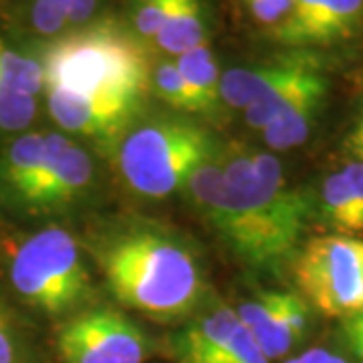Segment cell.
<instances>
[{
    "instance_id": "obj_9",
    "label": "cell",
    "mask_w": 363,
    "mask_h": 363,
    "mask_svg": "<svg viewBox=\"0 0 363 363\" xmlns=\"http://www.w3.org/2000/svg\"><path fill=\"white\" fill-rule=\"evenodd\" d=\"M234 311L269 362L285 357L309 329V307L293 293L269 291Z\"/></svg>"
},
{
    "instance_id": "obj_25",
    "label": "cell",
    "mask_w": 363,
    "mask_h": 363,
    "mask_svg": "<svg viewBox=\"0 0 363 363\" xmlns=\"http://www.w3.org/2000/svg\"><path fill=\"white\" fill-rule=\"evenodd\" d=\"M16 359H18V351H16L13 325L0 303V363H16Z\"/></svg>"
},
{
    "instance_id": "obj_23",
    "label": "cell",
    "mask_w": 363,
    "mask_h": 363,
    "mask_svg": "<svg viewBox=\"0 0 363 363\" xmlns=\"http://www.w3.org/2000/svg\"><path fill=\"white\" fill-rule=\"evenodd\" d=\"M250 14L262 25H279L291 11L293 0H245Z\"/></svg>"
},
{
    "instance_id": "obj_13",
    "label": "cell",
    "mask_w": 363,
    "mask_h": 363,
    "mask_svg": "<svg viewBox=\"0 0 363 363\" xmlns=\"http://www.w3.org/2000/svg\"><path fill=\"white\" fill-rule=\"evenodd\" d=\"M329 91L313 93L309 97L301 99L298 104L289 107L279 117H274L271 123L262 130L264 142L271 145L272 150L285 152L291 147H297L309 138L313 130V123L317 116L321 113L325 99Z\"/></svg>"
},
{
    "instance_id": "obj_2",
    "label": "cell",
    "mask_w": 363,
    "mask_h": 363,
    "mask_svg": "<svg viewBox=\"0 0 363 363\" xmlns=\"http://www.w3.org/2000/svg\"><path fill=\"white\" fill-rule=\"evenodd\" d=\"M101 267L123 305L157 319L186 315L202 293L192 252L166 234L138 230L117 236L105 247Z\"/></svg>"
},
{
    "instance_id": "obj_11",
    "label": "cell",
    "mask_w": 363,
    "mask_h": 363,
    "mask_svg": "<svg viewBox=\"0 0 363 363\" xmlns=\"http://www.w3.org/2000/svg\"><path fill=\"white\" fill-rule=\"evenodd\" d=\"M52 119L69 131L91 138H111L128 125L140 101L123 97H93L47 87Z\"/></svg>"
},
{
    "instance_id": "obj_22",
    "label": "cell",
    "mask_w": 363,
    "mask_h": 363,
    "mask_svg": "<svg viewBox=\"0 0 363 363\" xmlns=\"http://www.w3.org/2000/svg\"><path fill=\"white\" fill-rule=\"evenodd\" d=\"M176 0H138L135 26L143 37H156L157 30L166 23Z\"/></svg>"
},
{
    "instance_id": "obj_12",
    "label": "cell",
    "mask_w": 363,
    "mask_h": 363,
    "mask_svg": "<svg viewBox=\"0 0 363 363\" xmlns=\"http://www.w3.org/2000/svg\"><path fill=\"white\" fill-rule=\"evenodd\" d=\"M311 61H315V57L297 52L255 69H230L220 77V99L233 107L247 109L248 105L255 104L279 83L293 77Z\"/></svg>"
},
{
    "instance_id": "obj_15",
    "label": "cell",
    "mask_w": 363,
    "mask_h": 363,
    "mask_svg": "<svg viewBox=\"0 0 363 363\" xmlns=\"http://www.w3.org/2000/svg\"><path fill=\"white\" fill-rule=\"evenodd\" d=\"M319 212L323 220L339 234L353 236L363 233V212L343 172L329 174L323 180Z\"/></svg>"
},
{
    "instance_id": "obj_16",
    "label": "cell",
    "mask_w": 363,
    "mask_h": 363,
    "mask_svg": "<svg viewBox=\"0 0 363 363\" xmlns=\"http://www.w3.org/2000/svg\"><path fill=\"white\" fill-rule=\"evenodd\" d=\"M176 67L200 105V111L214 109L220 99V75L208 40L180 55Z\"/></svg>"
},
{
    "instance_id": "obj_20",
    "label": "cell",
    "mask_w": 363,
    "mask_h": 363,
    "mask_svg": "<svg viewBox=\"0 0 363 363\" xmlns=\"http://www.w3.org/2000/svg\"><path fill=\"white\" fill-rule=\"evenodd\" d=\"M210 363H269V359L245 329V325L238 323L233 337L228 339V343Z\"/></svg>"
},
{
    "instance_id": "obj_30",
    "label": "cell",
    "mask_w": 363,
    "mask_h": 363,
    "mask_svg": "<svg viewBox=\"0 0 363 363\" xmlns=\"http://www.w3.org/2000/svg\"><path fill=\"white\" fill-rule=\"evenodd\" d=\"M285 363H303V359H301V357H293V359H289V362Z\"/></svg>"
},
{
    "instance_id": "obj_14",
    "label": "cell",
    "mask_w": 363,
    "mask_h": 363,
    "mask_svg": "<svg viewBox=\"0 0 363 363\" xmlns=\"http://www.w3.org/2000/svg\"><path fill=\"white\" fill-rule=\"evenodd\" d=\"M164 51L184 55L206 40V23L200 0H176L166 23L154 37Z\"/></svg>"
},
{
    "instance_id": "obj_27",
    "label": "cell",
    "mask_w": 363,
    "mask_h": 363,
    "mask_svg": "<svg viewBox=\"0 0 363 363\" xmlns=\"http://www.w3.org/2000/svg\"><path fill=\"white\" fill-rule=\"evenodd\" d=\"M97 6V0H73V9L69 14V25H79L89 18Z\"/></svg>"
},
{
    "instance_id": "obj_4",
    "label": "cell",
    "mask_w": 363,
    "mask_h": 363,
    "mask_svg": "<svg viewBox=\"0 0 363 363\" xmlns=\"http://www.w3.org/2000/svg\"><path fill=\"white\" fill-rule=\"evenodd\" d=\"M216 154L206 133L186 121H157L135 130L121 145L119 166L135 192L164 198Z\"/></svg>"
},
{
    "instance_id": "obj_26",
    "label": "cell",
    "mask_w": 363,
    "mask_h": 363,
    "mask_svg": "<svg viewBox=\"0 0 363 363\" xmlns=\"http://www.w3.org/2000/svg\"><path fill=\"white\" fill-rule=\"evenodd\" d=\"M341 172H343V176L350 182L353 196L357 198L359 208H362L363 212V164L362 162H351V164H347Z\"/></svg>"
},
{
    "instance_id": "obj_19",
    "label": "cell",
    "mask_w": 363,
    "mask_h": 363,
    "mask_svg": "<svg viewBox=\"0 0 363 363\" xmlns=\"http://www.w3.org/2000/svg\"><path fill=\"white\" fill-rule=\"evenodd\" d=\"M37 113L35 97L21 93L0 81V130L18 131L30 125Z\"/></svg>"
},
{
    "instance_id": "obj_7",
    "label": "cell",
    "mask_w": 363,
    "mask_h": 363,
    "mask_svg": "<svg viewBox=\"0 0 363 363\" xmlns=\"http://www.w3.org/2000/svg\"><path fill=\"white\" fill-rule=\"evenodd\" d=\"M57 347L65 363H143L147 341L123 313L93 309L61 327Z\"/></svg>"
},
{
    "instance_id": "obj_17",
    "label": "cell",
    "mask_w": 363,
    "mask_h": 363,
    "mask_svg": "<svg viewBox=\"0 0 363 363\" xmlns=\"http://www.w3.org/2000/svg\"><path fill=\"white\" fill-rule=\"evenodd\" d=\"M43 154H45V135L40 133H26L18 138L9 150L4 164V178L13 194L21 202L33 186Z\"/></svg>"
},
{
    "instance_id": "obj_21",
    "label": "cell",
    "mask_w": 363,
    "mask_h": 363,
    "mask_svg": "<svg viewBox=\"0 0 363 363\" xmlns=\"http://www.w3.org/2000/svg\"><path fill=\"white\" fill-rule=\"evenodd\" d=\"M73 0H35L30 9L33 26L40 35H55L69 23Z\"/></svg>"
},
{
    "instance_id": "obj_28",
    "label": "cell",
    "mask_w": 363,
    "mask_h": 363,
    "mask_svg": "<svg viewBox=\"0 0 363 363\" xmlns=\"http://www.w3.org/2000/svg\"><path fill=\"white\" fill-rule=\"evenodd\" d=\"M298 357L303 359V363H350L347 359H343L341 355H337V353L327 350H319V347L305 351V353H301Z\"/></svg>"
},
{
    "instance_id": "obj_24",
    "label": "cell",
    "mask_w": 363,
    "mask_h": 363,
    "mask_svg": "<svg viewBox=\"0 0 363 363\" xmlns=\"http://www.w3.org/2000/svg\"><path fill=\"white\" fill-rule=\"evenodd\" d=\"M343 337L353 357L363 363V307L359 311L351 313L350 317H343Z\"/></svg>"
},
{
    "instance_id": "obj_29",
    "label": "cell",
    "mask_w": 363,
    "mask_h": 363,
    "mask_svg": "<svg viewBox=\"0 0 363 363\" xmlns=\"http://www.w3.org/2000/svg\"><path fill=\"white\" fill-rule=\"evenodd\" d=\"M345 150H347V154L353 157V162H362L363 164V142L345 143Z\"/></svg>"
},
{
    "instance_id": "obj_6",
    "label": "cell",
    "mask_w": 363,
    "mask_h": 363,
    "mask_svg": "<svg viewBox=\"0 0 363 363\" xmlns=\"http://www.w3.org/2000/svg\"><path fill=\"white\" fill-rule=\"evenodd\" d=\"M298 289L327 317H350L363 307V238L315 236L295 257Z\"/></svg>"
},
{
    "instance_id": "obj_10",
    "label": "cell",
    "mask_w": 363,
    "mask_h": 363,
    "mask_svg": "<svg viewBox=\"0 0 363 363\" xmlns=\"http://www.w3.org/2000/svg\"><path fill=\"white\" fill-rule=\"evenodd\" d=\"M93 176L89 156L59 133L45 135V154L23 202L33 208L67 204L89 186Z\"/></svg>"
},
{
    "instance_id": "obj_8",
    "label": "cell",
    "mask_w": 363,
    "mask_h": 363,
    "mask_svg": "<svg viewBox=\"0 0 363 363\" xmlns=\"http://www.w3.org/2000/svg\"><path fill=\"white\" fill-rule=\"evenodd\" d=\"M362 26L363 0H293L272 39L289 47H321L355 37Z\"/></svg>"
},
{
    "instance_id": "obj_5",
    "label": "cell",
    "mask_w": 363,
    "mask_h": 363,
    "mask_svg": "<svg viewBox=\"0 0 363 363\" xmlns=\"http://www.w3.org/2000/svg\"><path fill=\"white\" fill-rule=\"evenodd\" d=\"M11 281L21 297L49 315L75 307L89 291L77 242L63 228H47L26 238L14 255Z\"/></svg>"
},
{
    "instance_id": "obj_18",
    "label": "cell",
    "mask_w": 363,
    "mask_h": 363,
    "mask_svg": "<svg viewBox=\"0 0 363 363\" xmlns=\"http://www.w3.org/2000/svg\"><path fill=\"white\" fill-rule=\"evenodd\" d=\"M154 85H156L157 95L166 104L172 105L174 109L190 111V113H198L200 111V105L196 101L190 87L186 85V81L180 75L176 63H162V65L157 67Z\"/></svg>"
},
{
    "instance_id": "obj_3",
    "label": "cell",
    "mask_w": 363,
    "mask_h": 363,
    "mask_svg": "<svg viewBox=\"0 0 363 363\" xmlns=\"http://www.w3.org/2000/svg\"><path fill=\"white\" fill-rule=\"evenodd\" d=\"M43 73L45 87L135 101H142L150 83V63L140 43L111 23L52 45Z\"/></svg>"
},
{
    "instance_id": "obj_1",
    "label": "cell",
    "mask_w": 363,
    "mask_h": 363,
    "mask_svg": "<svg viewBox=\"0 0 363 363\" xmlns=\"http://www.w3.org/2000/svg\"><path fill=\"white\" fill-rule=\"evenodd\" d=\"M222 186L202 214L233 248L260 271H277L297 257L311 220L309 198L285 180L271 154L228 150L218 156Z\"/></svg>"
}]
</instances>
